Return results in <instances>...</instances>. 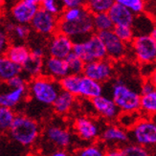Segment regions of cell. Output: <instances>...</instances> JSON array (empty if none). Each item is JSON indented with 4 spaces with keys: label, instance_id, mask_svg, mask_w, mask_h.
<instances>
[{
    "label": "cell",
    "instance_id": "obj_1",
    "mask_svg": "<svg viewBox=\"0 0 156 156\" xmlns=\"http://www.w3.org/2000/svg\"><path fill=\"white\" fill-rule=\"evenodd\" d=\"M8 132L16 143L29 147L37 142L41 133V128L35 118L20 113L16 114Z\"/></svg>",
    "mask_w": 156,
    "mask_h": 156
},
{
    "label": "cell",
    "instance_id": "obj_2",
    "mask_svg": "<svg viewBox=\"0 0 156 156\" xmlns=\"http://www.w3.org/2000/svg\"><path fill=\"white\" fill-rule=\"evenodd\" d=\"M28 96L32 101L43 106H50L56 100L58 94L62 90L58 80L44 75L33 78L27 84Z\"/></svg>",
    "mask_w": 156,
    "mask_h": 156
},
{
    "label": "cell",
    "instance_id": "obj_3",
    "mask_svg": "<svg viewBox=\"0 0 156 156\" xmlns=\"http://www.w3.org/2000/svg\"><path fill=\"white\" fill-rule=\"evenodd\" d=\"M110 98L120 112H136L140 109V91L122 79L115 80L111 83Z\"/></svg>",
    "mask_w": 156,
    "mask_h": 156
},
{
    "label": "cell",
    "instance_id": "obj_4",
    "mask_svg": "<svg viewBox=\"0 0 156 156\" xmlns=\"http://www.w3.org/2000/svg\"><path fill=\"white\" fill-rule=\"evenodd\" d=\"M58 31L68 36L74 42L89 37L94 32L92 13L88 11L83 16L72 21L58 20Z\"/></svg>",
    "mask_w": 156,
    "mask_h": 156
},
{
    "label": "cell",
    "instance_id": "obj_5",
    "mask_svg": "<svg viewBox=\"0 0 156 156\" xmlns=\"http://www.w3.org/2000/svg\"><path fill=\"white\" fill-rule=\"evenodd\" d=\"M72 52L79 56L85 63L106 58L103 42L98 35L93 34L83 39L74 42Z\"/></svg>",
    "mask_w": 156,
    "mask_h": 156
},
{
    "label": "cell",
    "instance_id": "obj_6",
    "mask_svg": "<svg viewBox=\"0 0 156 156\" xmlns=\"http://www.w3.org/2000/svg\"><path fill=\"white\" fill-rule=\"evenodd\" d=\"M129 140L147 148L156 144V124L151 119H139L137 123L128 129Z\"/></svg>",
    "mask_w": 156,
    "mask_h": 156
},
{
    "label": "cell",
    "instance_id": "obj_7",
    "mask_svg": "<svg viewBox=\"0 0 156 156\" xmlns=\"http://www.w3.org/2000/svg\"><path fill=\"white\" fill-rule=\"evenodd\" d=\"M132 53L138 62L151 63L156 58V38L150 34L136 35L130 42Z\"/></svg>",
    "mask_w": 156,
    "mask_h": 156
},
{
    "label": "cell",
    "instance_id": "obj_8",
    "mask_svg": "<svg viewBox=\"0 0 156 156\" xmlns=\"http://www.w3.org/2000/svg\"><path fill=\"white\" fill-rule=\"evenodd\" d=\"M98 37L104 44L106 58L111 62H120L126 57L128 46L115 35L113 30L99 32Z\"/></svg>",
    "mask_w": 156,
    "mask_h": 156
},
{
    "label": "cell",
    "instance_id": "obj_9",
    "mask_svg": "<svg viewBox=\"0 0 156 156\" xmlns=\"http://www.w3.org/2000/svg\"><path fill=\"white\" fill-rule=\"evenodd\" d=\"M112 62H113L107 58L86 62L83 70V75L97 80L101 83H107L114 77L115 74Z\"/></svg>",
    "mask_w": 156,
    "mask_h": 156
},
{
    "label": "cell",
    "instance_id": "obj_10",
    "mask_svg": "<svg viewBox=\"0 0 156 156\" xmlns=\"http://www.w3.org/2000/svg\"><path fill=\"white\" fill-rule=\"evenodd\" d=\"M29 25L37 35L51 37L58 32V17L46 12L42 8H38Z\"/></svg>",
    "mask_w": 156,
    "mask_h": 156
},
{
    "label": "cell",
    "instance_id": "obj_11",
    "mask_svg": "<svg viewBox=\"0 0 156 156\" xmlns=\"http://www.w3.org/2000/svg\"><path fill=\"white\" fill-rule=\"evenodd\" d=\"M28 97V86L12 87L1 81L0 83V105L15 110Z\"/></svg>",
    "mask_w": 156,
    "mask_h": 156
},
{
    "label": "cell",
    "instance_id": "obj_12",
    "mask_svg": "<svg viewBox=\"0 0 156 156\" xmlns=\"http://www.w3.org/2000/svg\"><path fill=\"white\" fill-rule=\"evenodd\" d=\"M73 128L79 138L85 142H93L97 140L101 131L98 122L87 116L78 117L74 121Z\"/></svg>",
    "mask_w": 156,
    "mask_h": 156
},
{
    "label": "cell",
    "instance_id": "obj_13",
    "mask_svg": "<svg viewBox=\"0 0 156 156\" xmlns=\"http://www.w3.org/2000/svg\"><path fill=\"white\" fill-rule=\"evenodd\" d=\"M74 41L64 34L56 32L47 43V52L51 57L65 58L73 51Z\"/></svg>",
    "mask_w": 156,
    "mask_h": 156
},
{
    "label": "cell",
    "instance_id": "obj_14",
    "mask_svg": "<svg viewBox=\"0 0 156 156\" xmlns=\"http://www.w3.org/2000/svg\"><path fill=\"white\" fill-rule=\"evenodd\" d=\"M44 139L56 147L67 148L72 144V134L63 126L51 124L44 129Z\"/></svg>",
    "mask_w": 156,
    "mask_h": 156
},
{
    "label": "cell",
    "instance_id": "obj_15",
    "mask_svg": "<svg viewBox=\"0 0 156 156\" xmlns=\"http://www.w3.org/2000/svg\"><path fill=\"white\" fill-rule=\"evenodd\" d=\"M101 138L109 147H123L129 142L128 130L119 125H108L101 131Z\"/></svg>",
    "mask_w": 156,
    "mask_h": 156
},
{
    "label": "cell",
    "instance_id": "obj_16",
    "mask_svg": "<svg viewBox=\"0 0 156 156\" xmlns=\"http://www.w3.org/2000/svg\"><path fill=\"white\" fill-rule=\"evenodd\" d=\"M90 101L93 109L101 118L109 122L117 120L120 110L110 97L101 94Z\"/></svg>",
    "mask_w": 156,
    "mask_h": 156
},
{
    "label": "cell",
    "instance_id": "obj_17",
    "mask_svg": "<svg viewBox=\"0 0 156 156\" xmlns=\"http://www.w3.org/2000/svg\"><path fill=\"white\" fill-rule=\"evenodd\" d=\"M38 8L39 7L37 5L32 4L25 0H18L11 6V16L16 23L29 25Z\"/></svg>",
    "mask_w": 156,
    "mask_h": 156
},
{
    "label": "cell",
    "instance_id": "obj_18",
    "mask_svg": "<svg viewBox=\"0 0 156 156\" xmlns=\"http://www.w3.org/2000/svg\"><path fill=\"white\" fill-rule=\"evenodd\" d=\"M68 74L69 69L65 58H59L51 56L44 58L42 75L58 81Z\"/></svg>",
    "mask_w": 156,
    "mask_h": 156
},
{
    "label": "cell",
    "instance_id": "obj_19",
    "mask_svg": "<svg viewBox=\"0 0 156 156\" xmlns=\"http://www.w3.org/2000/svg\"><path fill=\"white\" fill-rule=\"evenodd\" d=\"M101 94H104L103 83L84 75L80 76L78 96L87 100H92Z\"/></svg>",
    "mask_w": 156,
    "mask_h": 156
},
{
    "label": "cell",
    "instance_id": "obj_20",
    "mask_svg": "<svg viewBox=\"0 0 156 156\" xmlns=\"http://www.w3.org/2000/svg\"><path fill=\"white\" fill-rule=\"evenodd\" d=\"M108 16H110L114 26L116 25H130L132 26L136 15L125 6L114 2L111 8L107 11Z\"/></svg>",
    "mask_w": 156,
    "mask_h": 156
},
{
    "label": "cell",
    "instance_id": "obj_21",
    "mask_svg": "<svg viewBox=\"0 0 156 156\" xmlns=\"http://www.w3.org/2000/svg\"><path fill=\"white\" fill-rule=\"evenodd\" d=\"M75 104L76 96L64 90H60L56 100L52 104V107L54 112L58 116H65L72 111Z\"/></svg>",
    "mask_w": 156,
    "mask_h": 156
},
{
    "label": "cell",
    "instance_id": "obj_22",
    "mask_svg": "<svg viewBox=\"0 0 156 156\" xmlns=\"http://www.w3.org/2000/svg\"><path fill=\"white\" fill-rule=\"evenodd\" d=\"M43 57H38L33 55L30 53L29 58L26 62L21 65L22 74L25 79H33L42 75V68H43Z\"/></svg>",
    "mask_w": 156,
    "mask_h": 156
},
{
    "label": "cell",
    "instance_id": "obj_23",
    "mask_svg": "<svg viewBox=\"0 0 156 156\" xmlns=\"http://www.w3.org/2000/svg\"><path fill=\"white\" fill-rule=\"evenodd\" d=\"M21 74V65L13 62L6 55L0 57V81L5 83L10 79Z\"/></svg>",
    "mask_w": 156,
    "mask_h": 156
},
{
    "label": "cell",
    "instance_id": "obj_24",
    "mask_svg": "<svg viewBox=\"0 0 156 156\" xmlns=\"http://www.w3.org/2000/svg\"><path fill=\"white\" fill-rule=\"evenodd\" d=\"M6 56L13 62L22 65L30 56V48L22 42H16L9 46Z\"/></svg>",
    "mask_w": 156,
    "mask_h": 156
},
{
    "label": "cell",
    "instance_id": "obj_25",
    "mask_svg": "<svg viewBox=\"0 0 156 156\" xmlns=\"http://www.w3.org/2000/svg\"><path fill=\"white\" fill-rule=\"evenodd\" d=\"M142 113L147 116H153L156 112V90L140 94V109Z\"/></svg>",
    "mask_w": 156,
    "mask_h": 156
},
{
    "label": "cell",
    "instance_id": "obj_26",
    "mask_svg": "<svg viewBox=\"0 0 156 156\" xmlns=\"http://www.w3.org/2000/svg\"><path fill=\"white\" fill-rule=\"evenodd\" d=\"M80 76L81 74L79 75V74L69 73L68 75L63 77L62 80H59L58 83L60 88H62V90L69 92L77 97L79 95V85H80Z\"/></svg>",
    "mask_w": 156,
    "mask_h": 156
},
{
    "label": "cell",
    "instance_id": "obj_27",
    "mask_svg": "<svg viewBox=\"0 0 156 156\" xmlns=\"http://www.w3.org/2000/svg\"><path fill=\"white\" fill-rule=\"evenodd\" d=\"M9 37L16 39L18 42H22L29 37L31 29L29 25L25 24H9L6 29Z\"/></svg>",
    "mask_w": 156,
    "mask_h": 156
},
{
    "label": "cell",
    "instance_id": "obj_28",
    "mask_svg": "<svg viewBox=\"0 0 156 156\" xmlns=\"http://www.w3.org/2000/svg\"><path fill=\"white\" fill-rule=\"evenodd\" d=\"M92 19L94 31H97L98 33L107 30H112L114 27V24L110 16H108L107 12L94 13V15H92Z\"/></svg>",
    "mask_w": 156,
    "mask_h": 156
},
{
    "label": "cell",
    "instance_id": "obj_29",
    "mask_svg": "<svg viewBox=\"0 0 156 156\" xmlns=\"http://www.w3.org/2000/svg\"><path fill=\"white\" fill-rule=\"evenodd\" d=\"M16 116V112L12 108L0 105V135L8 132Z\"/></svg>",
    "mask_w": 156,
    "mask_h": 156
},
{
    "label": "cell",
    "instance_id": "obj_30",
    "mask_svg": "<svg viewBox=\"0 0 156 156\" xmlns=\"http://www.w3.org/2000/svg\"><path fill=\"white\" fill-rule=\"evenodd\" d=\"M114 0H86L85 8L92 15L97 12H105L114 4Z\"/></svg>",
    "mask_w": 156,
    "mask_h": 156
},
{
    "label": "cell",
    "instance_id": "obj_31",
    "mask_svg": "<svg viewBox=\"0 0 156 156\" xmlns=\"http://www.w3.org/2000/svg\"><path fill=\"white\" fill-rule=\"evenodd\" d=\"M112 30L115 35L126 44H129L135 37L134 30L130 25H116Z\"/></svg>",
    "mask_w": 156,
    "mask_h": 156
},
{
    "label": "cell",
    "instance_id": "obj_32",
    "mask_svg": "<svg viewBox=\"0 0 156 156\" xmlns=\"http://www.w3.org/2000/svg\"><path fill=\"white\" fill-rule=\"evenodd\" d=\"M65 62L67 63L69 69V73L71 74H83V70L85 62L81 59L79 56H77L76 54H74L73 52L70 53L68 56L65 58Z\"/></svg>",
    "mask_w": 156,
    "mask_h": 156
},
{
    "label": "cell",
    "instance_id": "obj_33",
    "mask_svg": "<svg viewBox=\"0 0 156 156\" xmlns=\"http://www.w3.org/2000/svg\"><path fill=\"white\" fill-rule=\"evenodd\" d=\"M116 3L129 9L134 15H141L146 10V0H114Z\"/></svg>",
    "mask_w": 156,
    "mask_h": 156
},
{
    "label": "cell",
    "instance_id": "obj_34",
    "mask_svg": "<svg viewBox=\"0 0 156 156\" xmlns=\"http://www.w3.org/2000/svg\"><path fill=\"white\" fill-rule=\"evenodd\" d=\"M139 111L136 112H120L117 120L119 121L120 126L125 127L126 129H129L131 126H133L137 123V121L140 119L138 116Z\"/></svg>",
    "mask_w": 156,
    "mask_h": 156
},
{
    "label": "cell",
    "instance_id": "obj_35",
    "mask_svg": "<svg viewBox=\"0 0 156 156\" xmlns=\"http://www.w3.org/2000/svg\"><path fill=\"white\" fill-rule=\"evenodd\" d=\"M123 156H150L151 151L148 148L139 146L137 144L125 145V147H122Z\"/></svg>",
    "mask_w": 156,
    "mask_h": 156
},
{
    "label": "cell",
    "instance_id": "obj_36",
    "mask_svg": "<svg viewBox=\"0 0 156 156\" xmlns=\"http://www.w3.org/2000/svg\"><path fill=\"white\" fill-rule=\"evenodd\" d=\"M40 6H41V8L43 10H45L46 12H48L58 17L60 16V13L64 10V7L58 0H42Z\"/></svg>",
    "mask_w": 156,
    "mask_h": 156
},
{
    "label": "cell",
    "instance_id": "obj_37",
    "mask_svg": "<svg viewBox=\"0 0 156 156\" xmlns=\"http://www.w3.org/2000/svg\"><path fill=\"white\" fill-rule=\"evenodd\" d=\"M105 151L100 145L91 144L77 151L78 156H104Z\"/></svg>",
    "mask_w": 156,
    "mask_h": 156
},
{
    "label": "cell",
    "instance_id": "obj_38",
    "mask_svg": "<svg viewBox=\"0 0 156 156\" xmlns=\"http://www.w3.org/2000/svg\"><path fill=\"white\" fill-rule=\"evenodd\" d=\"M11 45V38L6 31L0 30V57L6 55L7 50Z\"/></svg>",
    "mask_w": 156,
    "mask_h": 156
},
{
    "label": "cell",
    "instance_id": "obj_39",
    "mask_svg": "<svg viewBox=\"0 0 156 156\" xmlns=\"http://www.w3.org/2000/svg\"><path fill=\"white\" fill-rule=\"evenodd\" d=\"M139 90H140V94H145V93L154 91V90H156L155 89V83L151 79H147L141 84Z\"/></svg>",
    "mask_w": 156,
    "mask_h": 156
},
{
    "label": "cell",
    "instance_id": "obj_40",
    "mask_svg": "<svg viewBox=\"0 0 156 156\" xmlns=\"http://www.w3.org/2000/svg\"><path fill=\"white\" fill-rule=\"evenodd\" d=\"M62 4L64 9L74 8V7H83L85 5L86 0H58Z\"/></svg>",
    "mask_w": 156,
    "mask_h": 156
},
{
    "label": "cell",
    "instance_id": "obj_41",
    "mask_svg": "<svg viewBox=\"0 0 156 156\" xmlns=\"http://www.w3.org/2000/svg\"><path fill=\"white\" fill-rule=\"evenodd\" d=\"M105 154L108 156H123V151L121 147H110L109 150L105 151Z\"/></svg>",
    "mask_w": 156,
    "mask_h": 156
},
{
    "label": "cell",
    "instance_id": "obj_42",
    "mask_svg": "<svg viewBox=\"0 0 156 156\" xmlns=\"http://www.w3.org/2000/svg\"><path fill=\"white\" fill-rule=\"evenodd\" d=\"M52 156H67L68 155V151H66V148H60L57 147L55 151L51 152Z\"/></svg>",
    "mask_w": 156,
    "mask_h": 156
},
{
    "label": "cell",
    "instance_id": "obj_43",
    "mask_svg": "<svg viewBox=\"0 0 156 156\" xmlns=\"http://www.w3.org/2000/svg\"><path fill=\"white\" fill-rule=\"evenodd\" d=\"M25 1H28V2H30L32 4L40 6V4H41V2H42V0H25Z\"/></svg>",
    "mask_w": 156,
    "mask_h": 156
},
{
    "label": "cell",
    "instance_id": "obj_44",
    "mask_svg": "<svg viewBox=\"0 0 156 156\" xmlns=\"http://www.w3.org/2000/svg\"><path fill=\"white\" fill-rule=\"evenodd\" d=\"M5 5V0H0V9L3 8Z\"/></svg>",
    "mask_w": 156,
    "mask_h": 156
}]
</instances>
